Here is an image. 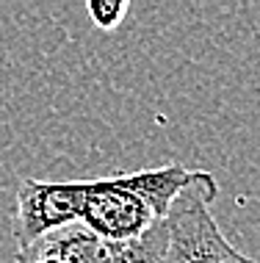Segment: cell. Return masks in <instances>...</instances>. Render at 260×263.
I'll return each mask as SVG.
<instances>
[{"instance_id": "cell-6", "label": "cell", "mask_w": 260, "mask_h": 263, "mask_svg": "<svg viewBox=\"0 0 260 263\" xmlns=\"http://www.w3.org/2000/svg\"><path fill=\"white\" fill-rule=\"evenodd\" d=\"M17 263H64V260L45 255V252H36V250H23V252H17Z\"/></svg>"}, {"instance_id": "cell-3", "label": "cell", "mask_w": 260, "mask_h": 263, "mask_svg": "<svg viewBox=\"0 0 260 263\" xmlns=\"http://www.w3.org/2000/svg\"><path fill=\"white\" fill-rule=\"evenodd\" d=\"M83 180H36L25 177L17 189L11 236L19 250H28L36 241L81 222Z\"/></svg>"}, {"instance_id": "cell-2", "label": "cell", "mask_w": 260, "mask_h": 263, "mask_svg": "<svg viewBox=\"0 0 260 263\" xmlns=\"http://www.w3.org/2000/svg\"><path fill=\"white\" fill-rule=\"evenodd\" d=\"M219 197L216 177L194 169V177L172 202L166 216V263H260L238 252L222 233L210 202Z\"/></svg>"}, {"instance_id": "cell-4", "label": "cell", "mask_w": 260, "mask_h": 263, "mask_svg": "<svg viewBox=\"0 0 260 263\" xmlns=\"http://www.w3.org/2000/svg\"><path fill=\"white\" fill-rule=\"evenodd\" d=\"M166 219L133 241L100 238L78 222L36 241L28 250L53 255L64 263H166Z\"/></svg>"}, {"instance_id": "cell-1", "label": "cell", "mask_w": 260, "mask_h": 263, "mask_svg": "<svg viewBox=\"0 0 260 263\" xmlns=\"http://www.w3.org/2000/svg\"><path fill=\"white\" fill-rule=\"evenodd\" d=\"M183 163L83 180L81 224L108 241H133L169 216L172 202L191 183Z\"/></svg>"}, {"instance_id": "cell-5", "label": "cell", "mask_w": 260, "mask_h": 263, "mask_svg": "<svg viewBox=\"0 0 260 263\" xmlns=\"http://www.w3.org/2000/svg\"><path fill=\"white\" fill-rule=\"evenodd\" d=\"M128 11H130L128 0H89L86 3V14L100 31H114V28H119V23L125 20Z\"/></svg>"}]
</instances>
